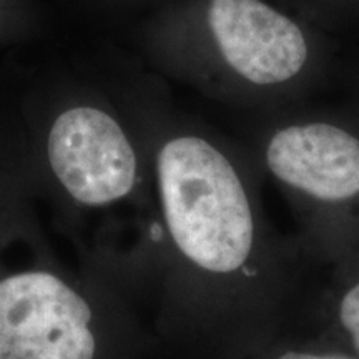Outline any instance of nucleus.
<instances>
[{
	"label": "nucleus",
	"instance_id": "3",
	"mask_svg": "<svg viewBox=\"0 0 359 359\" xmlns=\"http://www.w3.org/2000/svg\"><path fill=\"white\" fill-rule=\"evenodd\" d=\"M208 19L224 62L246 82L286 83L306 64L302 30L259 0H212Z\"/></svg>",
	"mask_w": 359,
	"mask_h": 359
},
{
	"label": "nucleus",
	"instance_id": "4",
	"mask_svg": "<svg viewBox=\"0 0 359 359\" xmlns=\"http://www.w3.org/2000/svg\"><path fill=\"white\" fill-rule=\"evenodd\" d=\"M334 271L321 304L338 330L346 336L359 359V243L333 263Z\"/></svg>",
	"mask_w": 359,
	"mask_h": 359
},
{
	"label": "nucleus",
	"instance_id": "1",
	"mask_svg": "<svg viewBox=\"0 0 359 359\" xmlns=\"http://www.w3.org/2000/svg\"><path fill=\"white\" fill-rule=\"evenodd\" d=\"M154 217L145 296L167 325L230 330L283 313L293 257L269 228L262 173L196 133L150 156Z\"/></svg>",
	"mask_w": 359,
	"mask_h": 359
},
{
	"label": "nucleus",
	"instance_id": "5",
	"mask_svg": "<svg viewBox=\"0 0 359 359\" xmlns=\"http://www.w3.org/2000/svg\"><path fill=\"white\" fill-rule=\"evenodd\" d=\"M273 359H358L354 354L339 351H299V349H288Z\"/></svg>",
	"mask_w": 359,
	"mask_h": 359
},
{
	"label": "nucleus",
	"instance_id": "2",
	"mask_svg": "<svg viewBox=\"0 0 359 359\" xmlns=\"http://www.w3.org/2000/svg\"><path fill=\"white\" fill-rule=\"evenodd\" d=\"M263 168L299 215L303 246L336 263L359 243V137L330 122L276 130Z\"/></svg>",
	"mask_w": 359,
	"mask_h": 359
}]
</instances>
